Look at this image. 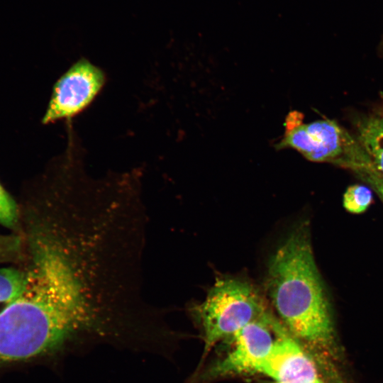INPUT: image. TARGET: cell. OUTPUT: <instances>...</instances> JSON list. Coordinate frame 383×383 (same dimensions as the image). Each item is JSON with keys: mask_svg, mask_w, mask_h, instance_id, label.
<instances>
[{"mask_svg": "<svg viewBox=\"0 0 383 383\" xmlns=\"http://www.w3.org/2000/svg\"><path fill=\"white\" fill-rule=\"evenodd\" d=\"M265 283L276 311L292 335L315 350L333 353L331 310L307 222L296 225L272 255Z\"/></svg>", "mask_w": 383, "mask_h": 383, "instance_id": "1", "label": "cell"}, {"mask_svg": "<svg viewBox=\"0 0 383 383\" xmlns=\"http://www.w3.org/2000/svg\"><path fill=\"white\" fill-rule=\"evenodd\" d=\"M193 311L204 333L202 360L218 341L270 313L257 287L249 281L231 277L218 278Z\"/></svg>", "mask_w": 383, "mask_h": 383, "instance_id": "2", "label": "cell"}, {"mask_svg": "<svg viewBox=\"0 0 383 383\" xmlns=\"http://www.w3.org/2000/svg\"><path fill=\"white\" fill-rule=\"evenodd\" d=\"M303 119V114L299 111L289 113L284 124V135L275 148H292L311 162L345 167L359 148L353 134L333 120L319 119L305 123Z\"/></svg>", "mask_w": 383, "mask_h": 383, "instance_id": "3", "label": "cell"}, {"mask_svg": "<svg viewBox=\"0 0 383 383\" xmlns=\"http://www.w3.org/2000/svg\"><path fill=\"white\" fill-rule=\"evenodd\" d=\"M106 82L101 67L85 57L78 59L55 82L43 123L71 122L93 103Z\"/></svg>", "mask_w": 383, "mask_h": 383, "instance_id": "4", "label": "cell"}, {"mask_svg": "<svg viewBox=\"0 0 383 383\" xmlns=\"http://www.w3.org/2000/svg\"><path fill=\"white\" fill-rule=\"evenodd\" d=\"M279 322L270 313L243 327L231 338L232 347L208 371L207 377L255 373L272 349Z\"/></svg>", "mask_w": 383, "mask_h": 383, "instance_id": "5", "label": "cell"}, {"mask_svg": "<svg viewBox=\"0 0 383 383\" xmlns=\"http://www.w3.org/2000/svg\"><path fill=\"white\" fill-rule=\"evenodd\" d=\"M255 373L282 383H313L318 379L313 360L280 323L273 346Z\"/></svg>", "mask_w": 383, "mask_h": 383, "instance_id": "6", "label": "cell"}, {"mask_svg": "<svg viewBox=\"0 0 383 383\" xmlns=\"http://www.w3.org/2000/svg\"><path fill=\"white\" fill-rule=\"evenodd\" d=\"M353 135L373 168L383 176V100L353 120Z\"/></svg>", "mask_w": 383, "mask_h": 383, "instance_id": "7", "label": "cell"}, {"mask_svg": "<svg viewBox=\"0 0 383 383\" xmlns=\"http://www.w3.org/2000/svg\"><path fill=\"white\" fill-rule=\"evenodd\" d=\"M26 282V272L13 267L0 269V312L20 296Z\"/></svg>", "mask_w": 383, "mask_h": 383, "instance_id": "8", "label": "cell"}, {"mask_svg": "<svg viewBox=\"0 0 383 383\" xmlns=\"http://www.w3.org/2000/svg\"><path fill=\"white\" fill-rule=\"evenodd\" d=\"M372 201L371 188L362 184H353L348 187L343 194V206L350 213L365 212Z\"/></svg>", "mask_w": 383, "mask_h": 383, "instance_id": "9", "label": "cell"}, {"mask_svg": "<svg viewBox=\"0 0 383 383\" xmlns=\"http://www.w3.org/2000/svg\"><path fill=\"white\" fill-rule=\"evenodd\" d=\"M18 218L16 202L0 184V225L14 228L18 223Z\"/></svg>", "mask_w": 383, "mask_h": 383, "instance_id": "10", "label": "cell"}, {"mask_svg": "<svg viewBox=\"0 0 383 383\" xmlns=\"http://www.w3.org/2000/svg\"><path fill=\"white\" fill-rule=\"evenodd\" d=\"M352 172L367 184L383 203V176L376 171L370 163L364 164Z\"/></svg>", "mask_w": 383, "mask_h": 383, "instance_id": "11", "label": "cell"}, {"mask_svg": "<svg viewBox=\"0 0 383 383\" xmlns=\"http://www.w3.org/2000/svg\"><path fill=\"white\" fill-rule=\"evenodd\" d=\"M261 383H282V382H276V381H273V380H270V381H264V382H262Z\"/></svg>", "mask_w": 383, "mask_h": 383, "instance_id": "12", "label": "cell"}, {"mask_svg": "<svg viewBox=\"0 0 383 383\" xmlns=\"http://www.w3.org/2000/svg\"><path fill=\"white\" fill-rule=\"evenodd\" d=\"M313 383H324V382L318 378Z\"/></svg>", "mask_w": 383, "mask_h": 383, "instance_id": "13", "label": "cell"}]
</instances>
